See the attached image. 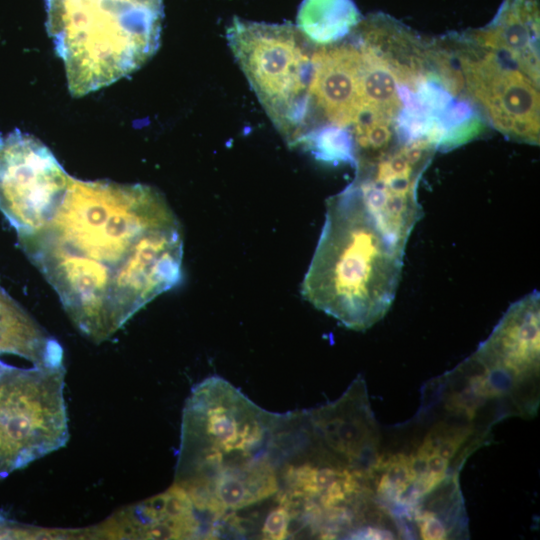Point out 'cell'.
I'll return each mask as SVG.
<instances>
[{"mask_svg": "<svg viewBox=\"0 0 540 540\" xmlns=\"http://www.w3.org/2000/svg\"><path fill=\"white\" fill-rule=\"evenodd\" d=\"M226 35L263 109L283 135L305 94L313 44L291 23L234 18Z\"/></svg>", "mask_w": 540, "mask_h": 540, "instance_id": "6", "label": "cell"}, {"mask_svg": "<svg viewBox=\"0 0 540 540\" xmlns=\"http://www.w3.org/2000/svg\"><path fill=\"white\" fill-rule=\"evenodd\" d=\"M8 520L0 517V538H3L7 528Z\"/></svg>", "mask_w": 540, "mask_h": 540, "instance_id": "17", "label": "cell"}, {"mask_svg": "<svg viewBox=\"0 0 540 540\" xmlns=\"http://www.w3.org/2000/svg\"><path fill=\"white\" fill-rule=\"evenodd\" d=\"M278 502L279 504L272 508L264 519L261 528L263 539L281 540L290 534L293 521L292 510L286 503Z\"/></svg>", "mask_w": 540, "mask_h": 540, "instance_id": "16", "label": "cell"}, {"mask_svg": "<svg viewBox=\"0 0 540 540\" xmlns=\"http://www.w3.org/2000/svg\"><path fill=\"white\" fill-rule=\"evenodd\" d=\"M63 366L18 367L0 359V479L65 446Z\"/></svg>", "mask_w": 540, "mask_h": 540, "instance_id": "5", "label": "cell"}, {"mask_svg": "<svg viewBox=\"0 0 540 540\" xmlns=\"http://www.w3.org/2000/svg\"><path fill=\"white\" fill-rule=\"evenodd\" d=\"M298 412L273 413L213 375L197 383L181 422L174 484L203 511L229 514L276 494Z\"/></svg>", "mask_w": 540, "mask_h": 540, "instance_id": "2", "label": "cell"}, {"mask_svg": "<svg viewBox=\"0 0 540 540\" xmlns=\"http://www.w3.org/2000/svg\"><path fill=\"white\" fill-rule=\"evenodd\" d=\"M361 52L362 113L358 121L384 118L394 121L401 110L398 79L390 64L353 30ZM356 122V123H357Z\"/></svg>", "mask_w": 540, "mask_h": 540, "instance_id": "14", "label": "cell"}, {"mask_svg": "<svg viewBox=\"0 0 540 540\" xmlns=\"http://www.w3.org/2000/svg\"><path fill=\"white\" fill-rule=\"evenodd\" d=\"M305 414L312 439L337 460L363 471L373 464L378 456L380 433L361 377L334 402Z\"/></svg>", "mask_w": 540, "mask_h": 540, "instance_id": "9", "label": "cell"}, {"mask_svg": "<svg viewBox=\"0 0 540 540\" xmlns=\"http://www.w3.org/2000/svg\"><path fill=\"white\" fill-rule=\"evenodd\" d=\"M19 241L76 328L97 343L182 277L180 224L144 184L70 176L50 219Z\"/></svg>", "mask_w": 540, "mask_h": 540, "instance_id": "1", "label": "cell"}, {"mask_svg": "<svg viewBox=\"0 0 540 540\" xmlns=\"http://www.w3.org/2000/svg\"><path fill=\"white\" fill-rule=\"evenodd\" d=\"M404 251L381 229L351 183L326 201L301 294L345 327L366 330L394 301Z\"/></svg>", "mask_w": 540, "mask_h": 540, "instance_id": "3", "label": "cell"}, {"mask_svg": "<svg viewBox=\"0 0 540 540\" xmlns=\"http://www.w3.org/2000/svg\"><path fill=\"white\" fill-rule=\"evenodd\" d=\"M163 0H46L47 31L81 97L141 68L160 45Z\"/></svg>", "mask_w": 540, "mask_h": 540, "instance_id": "4", "label": "cell"}, {"mask_svg": "<svg viewBox=\"0 0 540 540\" xmlns=\"http://www.w3.org/2000/svg\"><path fill=\"white\" fill-rule=\"evenodd\" d=\"M362 20L352 0H304L297 16V27L316 46L338 43Z\"/></svg>", "mask_w": 540, "mask_h": 540, "instance_id": "15", "label": "cell"}, {"mask_svg": "<svg viewBox=\"0 0 540 540\" xmlns=\"http://www.w3.org/2000/svg\"><path fill=\"white\" fill-rule=\"evenodd\" d=\"M460 64L467 91L494 127L513 140L538 145L539 85L494 51L462 55Z\"/></svg>", "mask_w": 540, "mask_h": 540, "instance_id": "8", "label": "cell"}, {"mask_svg": "<svg viewBox=\"0 0 540 540\" xmlns=\"http://www.w3.org/2000/svg\"><path fill=\"white\" fill-rule=\"evenodd\" d=\"M206 515L194 505L188 493L173 485L165 492L124 508L92 529L86 536L133 539L215 538Z\"/></svg>", "mask_w": 540, "mask_h": 540, "instance_id": "10", "label": "cell"}, {"mask_svg": "<svg viewBox=\"0 0 540 540\" xmlns=\"http://www.w3.org/2000/svg\"><path fill=\"white\" fill-rule=\"evenodd\" d=\"M70 175L38 138L0 133V211L18 237L43 226L60 204Z\"/></svg>", "mask_w": 540, "mask_h": 540, "instance_id": "7", "label": "cell"}, {"mask_svg": "<svg viewBox=\"0 0 540 540\" xmlns=\"http://www.w3.org/2000/svg\"><path fill=\"white\" fill-rule=\"evenodd\" d=\"M4 354L33 365H64L59 342L0 288V355Z\"/></svg>", "mask_w": 540, "mask_h": 540, "instance_id": "13", "label": "cell"}, {"mask_svg": "<svg viewBox=\"0 0 540 540\" xmlns=\"http://www.w3.org/2000/svg\"><path fill=\"white\" fill-rule=\"evenodd\" d=\"M469 37L509 59L539 85L538 0H503L493 20Z\"/></svg>", "mask_w": 540, "mask_h": 540, "instance_id": "12", "label": "cell"}, {"mask_svg": "<svg viewBox=\"0 0 540 540\" xmlns=\"http://www.w3.org/2000/svg\"><path fill=\"white\" fill-rule=\"evenodd\" d=\"M539 334L540 295L534 291L510 305L475 353L516 376L538 380Z\"/></svg>", "mask_w": 540, "mask_h": 540, "instance_id": "11", "label": "cell"}]
</instances>
